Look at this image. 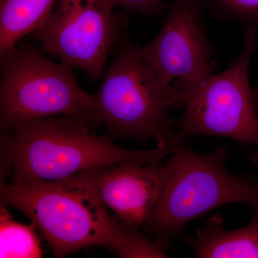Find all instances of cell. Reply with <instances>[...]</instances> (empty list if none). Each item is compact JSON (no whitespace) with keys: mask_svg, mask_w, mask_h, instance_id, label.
<instances>
[{"mask_svg":"<svg viewBox=\"0 0 258 258\" xmlns=\"http://www.w3.org/2000/svg\"><path fill=\"white\" fill-rule=\"evenodd\" d=\"M99 168L58 181L2 182L1 203L30 219L55 257L94 247L119 257H167L156 241L112 215L97 186Z\"/></svg>","mask_w":258,"mask_h":258,"instance_id":"cell-1","label":"cell"},{"mask_svg":"<svg viewBox=\"0 0 258 258\" xmlns=\"http://www.w3.org/2000/svg\"><path fill=\"white\" fill-rule=\"evenodd\" d=\"M92 120L58 115L23 122L2 133L1 174L11 183L55 181L82 171L125 161L162 164L170 144L147 150L118 147L108 135L98 136Z\"/></svg>","mask_w":258,"mask_h":258,"instance_id":"cell-2","label":"cell"},{"mask_svg":"<svg viewBox=\"0 0 258 258\" xmlns=\"http://www.w3.org/2000/svg\"><path fill=\"white\" fill-rule=\"evenodd\" d=\"M227 149L220 147L209 154L174 143L166 161L169 176L161 198L142 226L144 235L167 249L186 224L215 209L230 204L258 207V181L235 176L226 169Z\"/></svg>","mask_w":258,"mask_h":258,"instance_id":"cell-3","label":"cell"},{"mask_svg":"<svg viewBox=\"0 0 258 258\" xmlns=\"http://www.w3.org/2000/svg\"><path fill=\"white\" fill-rule=\"evenodd\" d=\"M115 53L94 94L98 126L115 138L155 139L158 145L179 141L176 120L169 115L171 108L183 106L176 90L161 82L128 37Z\"/></svg>","mask_w":258,"mask_h":258,"instance_id":"cell-4","label":"cell"},{"mask_svg":"<svg viewBox=\"0 0 258 258\" xmlns=\"http://www.w3.org/2000/svg\"><path fill=\"white\" fill-rule=\"evenodd\" d=\"M74 68L49 60L32 43H23L1 56L0 128L10 132L28 120L69 115L97 124L94 94L83 91Z\"/></svg>","mask_w":258,"mask_h":258,"instance_id":"cell-5","label":"cell"},{"mask_svg":"<svg viewBox=\"0 0 258 258\" xmlns=\"http://www.w3.org/2000/svg\"><path fill=\"white\" fill-rule=\"evenodd\" d=\"M257 32L244 29L238 58L220 74L209 76L181 98L184 113L176 120L178 139L191 136L227 137L258 149V114L249 86V68Z\"/></svg>","mask_w":258,"mask_h":258,"instance_id":"cell-6","label":"cell"},{"mask_svg":"<svg viewBox=\"0 0 258 258\" xmlns=\"http://www.w3.org/2000/svg\"><path fill=\"white\" fill-rule=\"evenodd\" d=\"M128 23V15L114 13L106 0H57L48 18L31 34L42 50L79 68L93 82L119 46Z\"/></svg>","mask_w":258,"mask_h":258,"instance_id":"cell-7","label":"cell"},{"mask_svg":"<svg viewBox=\"0 0 258 258\" xmlns=\"http://www.w3.org/2000/svg\"><path fill=\"white\" fill-rule=\"evenodd\" d=\"M204 10L198 0H173L160 31L141 49L144 60L161 82L174 87L181 101L215 69L210 60L215 50L207 35Z\"/></svg>","mask_w":258,"mask_h":258,"instance_id":"cell-8","label":"cell"},{"mask_svg":"<svg viewBox=\"0 0 258 258\" xmlns=\"http://www.w3.org/2000/svg\"><path fill=\"white\" fill-rule=\"evenodd\" d=\"M169 176V166L125 161L100 167L97 186L103 203L128 225L142 227L157 206Z\"/></svg>","mask_w":258,"mask_h":258,"instance_id":"cell-9","label":"cell"},{"mask_svg":"<svg viewBox=\"0 0 258 258\" xmlns=\"http://www.w3.org/2000/svg\"><path fill=\"white\" fill-rule=\"evenodd\" d=\"M248 225L236 230H226L220 215L210 217L205 227L193 237L180 235L199 258H258V207Z\"/></svg>","mask_w":258,"mask_h":258,"instance_id":"cell-10","label":"cell"},{"mask_svg":"<svg viewBox=\"0 0 258 258\" xmlns=\"http://www.w3.org/2000/svg\"><path fill=\"white\" fill-rule=\"evenodd\" d=\"M57 0H0V57L40 28Z\"/></svg>","mask_w":258,"mask_h":258,"instance_id":"cell-11","label":"cell"},{"mask_svg":"<svg viewBox=\"0 0 258 258\" xmlns=\"http://www.w3.org/2000/svg\"><path fill=\"white\" fill-rule=\"evenodd\" d=\"M0 257H41L43 252L33 225L15 222L1 203Z\"/></svg>","mask_w":258,"mask_h":258,"instance_id":"cell-12","label":"cell"},{"mask_svg":"<svg viewBox=\"0 0 258 258\" xmlns=\"http://www.w3.org/2000/svg\"><path fill=\"white\" fill-rule=\"evenodd\" d=\"M217 18L232 20L258 32V0H198Z\"/></svg>","mask_w":258,"mask_h":258,"instance_id":"cell-13","label":"cell"},{"mask_svg":"<svg viewBox=\"0 0 258 258\" xmlns=\"http://www.w3.org/2000/svg\"><path fill=\"white\" fill-rule=\"evenodd\" d=\"M113 7H118L129 12L146 17L160 14L166 8L165 0H106Z\"/></svg>","mask_w":258,"mask_h":258,"instance_id":"cell-14","label":"cell"},{"mask_svg":"<svg viewBox=\"0 0 258 258\" xmlns=\"http://www.w3.org/2000/svg\"><path fill=\"white\" fill-rule=\"evenodd\" d=\"M252 98H253L254 106L258 114V86L252 88Z\"/></svg>","mask_w":258,"mask_h":258,"instance_id":"cell-15","label":"cell"},{"mask_svg":"<svg viewBox=\"0 0 258 258\" xmlns=\"http://www.w3.org/2000/svg\"><path fill=\"white\" fill-rule=\"evenodd\" d=\"M249 159H250V161L253 163L254 165L258 166V149L254 151V152L251 154Z\"/></svg>","mask_w":258,"mask_h":258,"instance_id":"cell-16","label":"cell"}]
</instances>
